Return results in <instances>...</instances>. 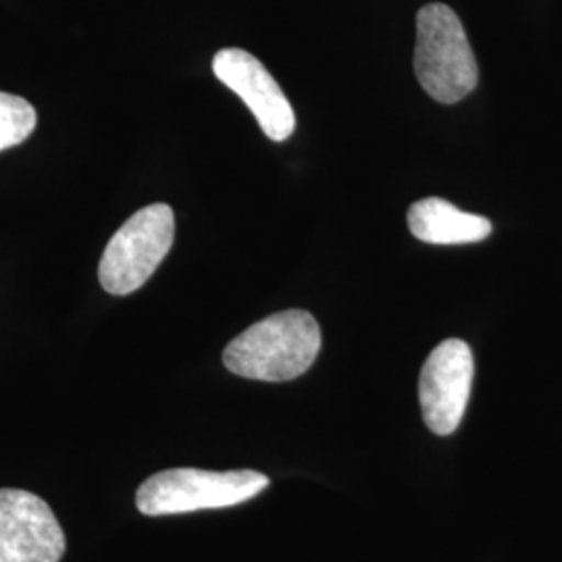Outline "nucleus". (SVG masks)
I'll return each instance as SVG.
<instances>
[{
  "mask_svg": "<svg viewBox=\"0 0 562 562\" xmlns=\"http://www.w3.org/2000/svg\"><path fill=\"white\" fill-rule=\"evenodd\" d=\"M322 350V329L306 311H281L244 329L223 350V364L238 378L290 382L311 369Z\"/></svg>",
  "mask_w": 562,
  "mask_h": 562,
  "instance_id": "f257e3e1",
  "label": "nucleus"
},
{
  "mask_svg": "<svg viewBox=\"0 0 562 562\" xmlns=\"http://www.w3.org/2000/svg\"><path fill=\"white\" fill-rule=\"evenodd\" d=\"M415 76L423 90L442 104L462 101L480 80L461 20L442 2L425 4L417 13Z\"/></svg>",
  "mask_w": 562,
  "mask_h": 562,
  "instance_id": "f03ea898",
  "label": "nucleus"
},
{
  "mask_svg": "<svg viewBox=\"0 0 562 562\" xmlns=\"http://www.w3.org/2000/svg\"><path fill=\"white\" fill-rule=\"evenodd\" d=\"M267 485L269 477L250 469H169L142 483L136 492V506L146 517L227 508L252 501Z\"/></svg>",
  "mask_w": 562,
  "mask_h": 562,
  "instance_id": "7ed1b4c3",
  "label": "nucleus"
},
{
  "mask_svg": "<svg viewBox=\"0 0 562 562\" xmlns=\"http://www.w3.org/2000/svg\"><path fill=\"white\" fill-rule=\"evenodd\" d=\"M176 215L169 204H148L121 225L102 252L99 278L113 296H127L153 278L173 246Z\"/></svg>",
  "mask_w": 562,
  "mask_h": 562,
  "instance_id": "20e7f679",
  "label": "nucleus"
},
{
  "mask_svg": "<svg viewBox=\"0 0 562 562\" xmlns=\"http://www.w3.org/2000/svg\"><path fill=\"white\" fill-rule=\"evenodd\" d=\"M473 352L467 341L443 340L431 350L419 378L423 419L436 436L459 429L473 385Z\"/></svg>",
  "mask_w": 562,
  "mask_h": 562,
  "instance_id": "39448f33",
  "label": "nucleus"
},
{
  "mask_svg": "<svg viewBox=\"0 0 562 562\" xmlns=\"http://www.w3.org/2000/svg\"><path fill=\"white\" fill-rule=\"evenodd\" d=\"M65 550V531L41 496L0 490V562H60Z\"/></svg>",
  "mask_w": 562,
  "mask_h": 562,
  "instance_id": "423d86ee",
  "label": "nucleus"
},
{
  "mask_svg": "<svg viewBox=\"0 0 562 562\" xmlns=\"http://www.w3.org/2000/svg\"><path fill=\"white\" fill-rule=\"evenodd\" d=\"M213 71L252 111L267 138L283 142L292 136L296 127L294 109L255 55L241 48H223L213 59Z\"/></svg>",
  "mask_w": 562,
  "mask_h": 562,
  "instance_id": "0eeeda50",
  "label": "nucleus"
},
{
  "mask_svg": "<svg viewBox=\"0 0 562 562\" xmlns=\"http://www.w3.org/2000/svg\"><path fill=\"white\" fill-rule=\"evenodd\" d=\"M408 229L427 244H473L492 234V223L482 215L464 213L443 199H423L408 209Z\"/></svg>",
  "mask_w": 562,
  "mask_h": 562,
  "instance_id": "6e6552de",
  "label": "nucleus"
},
{
  "mask_svg": "<svg viewBox=\"0 0 562 562\" xmlns=\"http://www.w3.org/2000/svg\"><path fill=\"white\" fill-rule=\"evenodd\" d=\"M36 109L15 94L0 92V150L20 146L36 130Z\"/></svg>",
  "mask_w": 562,
  "mask_h": 562,
  "instance_id": "1a4fd4ad",
  "label": "nucleus"
}]
</instances>
